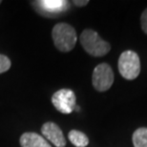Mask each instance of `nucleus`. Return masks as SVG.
Returning <instances> with one entry per match:
<instances>
[{
    "label": "nucleus",
    "mask_w": 147,
    "mask_h": 147,
    "mask_svg": "<svg viewBox=\"0 0 147 147\" xmlns=\"http://www.w3.org/2000/svg\"><path fill=\"white\" fill-rule=\"evenodd\" d=\"M52 38L58 51L71 52L76 43V32L73 26L67 23H57L52 30Z\"/></svg>",
    "instance_id": "f03ea898"
},
{
    "label": "nucleus",
    "mask_w": 147,
    "mask_h": 147,
    "mask_svg": "<svg viewBox=\"0 0 147 147\" xmlns=\"http://www.w3.org/2000/svg\"><path fill=\"white\" fill-rule=\"evenodd\" d=\"M114 78L115 76L112 67L107 63H100L94 69L92 83L96 91L105 92L113 85Z\"/></svg>",
    "instance_id": "20e7f679"
},
{
    "label": "nucleus",
    "mask_w": 147,
    "mask_h": 147,
    "mask_svg": "<svg viewBox=\"0 0 147 147\" xmlns=\"http://www.w3.org/2000/svg\"><path fill=\"white\" fill-rule=\"evenodd\" d=\"M19 142L21 147H52L42 136L33 132L22 134Z\"/></svg>",
    "instance_id": "6e6552de"
},
{
    "label": "nucleus",
    "mask_w": 147,
    "mask_h": 147,
    "mask_svg": "<svg viewBox=\"0 0 147 147\" xmlns=\"http://www.w3.org/2000/svg\"><path fill=\"white\" fill-rule=\"evenodd\" d=\"M79 40L85 52L92 57H103L111 50L110 44L102 39L99 34L92 29H85L79 36Z\"/></svg>",
    "instance_id": "f257e3e1"
},
{
    "label": "nucleus",
    "mask_w": 147,
    "mask_h": 147,
    "mask_svg": "<svg viewBox=\"0 0 147 147\" xmlns=\"http://www.w3.org/2000/svg\"><path fill=\"white\" fill-rule=\"evenodd\" d=\"M36 3L40 11H45L50 16L59 14L61 11H65L69 8V2L64 0H42Z\"/></svg>",
    "instance_id": "0eeeda50"
},
{
    "label": "nucleus",
    "mask_w": 147,
    "mask_h": 147,
    "mask_svg": "<svg viewBox=\"0 0 147 147\" xmlns=\"http://www.w3.org/2000/svg\"><path fill=\"white\" fill-rule=\"evenodd\" d=\"M11 66V61L7 55L0 54V74H3L10 70Z\"/></svg>",
    "instance_id": "9b49d317"
},
{
    "label": "nucleus",
    "mask_w": 147,
    "mask_h": 147,
    "mask_svg": "<svg viewBox=\"0 0 147 147\" xmlns=\"http://www.w3.org/2000/svg\"><path fill=\"white\" fill-rule=\"evenodd\" d=\"M117 68L123 78L133 80L140 73V60L136 52L128 50L123 52L119 58Z\"/></svg>",
    "instance_id": "7ed1b4c3"
},
{
    "label": "nucleus",
    "mask_w": 147,
    "mask_h": 147,
    "mask_svg": "<svg viewBox=\"0 0 147 147\" xmlns=\"http://www.w3.org/2000/svg\"><path fill=\"white\" fill-rule=\"evenodd\" d=\"M73 3L75 4L76 7H85L88 3H89V1L88 0H75V1H73Z\"/></svg>",
    "instance_id": "ddd939ff"
},
{
    "label": "nucleus",
    "mask_w": 147,
    "mask_h": 147,
    "mask_svg": "<svg viewBox=\"0 0 147 147\" xmlns=\"http://www.w3.org/2000/svg\"><path fill=\"white\" fill-rule=\"evenodd\" d=\"M134 147H147V128L140 127L133 134Z\"/></svg>",
    "instance_id": "9d476101"
},
{
    "label": "nucleus",
    "mask_w": 147,
    "mask_h": 147,
    "mask_svg": "<svg viewBox=\"0 0 147 147\" xmlns=\"http://www.w3.org/2000/svg\"><path fill=\"white\" fill-rule=\"evenodd\" d=\"M52 103L60 113L71 114L76 106V94L71 89H60L52 96Z\"/></svg>",
    "instance_id": "39448f33"
},
{
    "label": "nucleus",
    "mask_w": 147,
    "mask_h": 147,
    "mask_svg": "<svg viewBox=\"0 0 147 147\" xmlns=\"http://www.w3.org/2000/svg\"><path fill=\"white\" fill-rule=\"evenodd\" d=\"M68 138L72 144L76 147H86L89 144L88 137L80 131L71 130L68 134Z\"/></svg>",
    "instance_id": "1a4fd4ad"
},
{
    "label": "nucleus",
    "mask_w": 147,
    "mask_h": 147,
    "mask_svg": "<svg viewBox=\"0 0 147 147\" xmlns=\"http://www.w3.org/2000/svg\"><path fill=\"white\" fill-rule=\"evenodd\" d=\"M1 3H2V1H1V0H0V4H1Z\"/></svg>",
    "instance_id": "4468645a"
},
{
    "label": "nucleus",
    "mask_w": 147,
    "mask_h": 147,
    "mask_svg": "<svg viewBox=\"0 0 147 147\" xmlns=\"http://www.w3.org/2000/svg\"><path fill=\"white\" fill-rule=\"evenodd\" d=\"M41 133L43 138L51 142L55 147H65L66 139L63 135L62 130L55 122H45L41 127Z\"/></svg>",
    "instance_id": "423d86ee"
},
{
    "label": "nucleus",
    "mask_w": 147,
    "mask_h": 147,
    "mask_svg": "<svg viewBox=\"0 0 147 147\" xmlns=\"http://www.w3.org/2000/svg\"><path fill=\"white\" fill-rule=\"evenodd\" d=\"M140 25H142V31L147 34V8L142 11L140 16Z\"/></svg>",
    "instance_id": "f8f14e48"
}]
</instances>
